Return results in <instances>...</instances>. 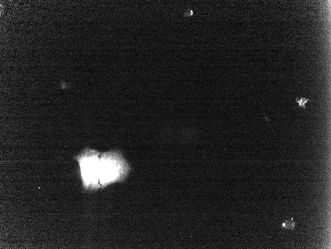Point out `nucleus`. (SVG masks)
<instances>
[{"label":"nucleus","instance_id":"1","mask_svg":"<svg viewBox=\"0 0 331 249\" xmlns=\"http://www.w3.org/2000/svg\"><path fill=\"white\" fill-rule=\"evenodd\" d=\"M131 170L121 152L118 150L101 153L100 160L99 182L104 189L111 184L123 182Z\"/></svg>","mask_w":331,"mask_h":249},{"label":"nucleus","instance_id":"2","mask_svg":"<svg viewBox=\"0 0 331 249\" xmlns=\"http://www.w3.org/2000/svg\"><path fill=\"white\" fill-rule=\"evenodd\" d=\"M101 153L94 149L86 148L74 157L78 162L83 189L96 191L101 188L99 167Z\"/></svg>","mask_w":331,"mask_h":249},{"label":"nucleus","instance_id":"3","mask_svg":"<svg viewBox=\"0 0 331 249\" xmlns=\"http://www.w3.org/2000/svg\"><path fill=\"white\" fill-rule=\"evenodd\" d=\"M282 227L286 229H293L295 226V222L293 218L286 220L282 224Z\"/></svg>","mask_w":331,"mask_h":249},{"label":"nucleus","instance_id":"4","mask_svg":"<svg viewBox=\"0 0 331 249\" xmlns=\"http://www.w3.org/2000/svg\"><path fill=\"white\" fill-rule=\"evenodd\" d=\"M295 101L299 104V107H301L304 109H306V104L307 102H308L310 101L309 99L308 98H295Z\"/></svg>","mask_w":331,"mask_h":249},{"label":"nucleus","instance_id":"5","mask_svg":"<svg viewBox=\"0 0 331 249\" xmlns=\"http://www.w3.org/2000/svg\"><path fill=\"white\" fill-rule=\"evenodd\" d=\"M188 14H190V13H189V12H188ZM189 16H190V14H188V16H189Z\"/></svg>","mask_w":331,"mask_h":249}]
</instances>
